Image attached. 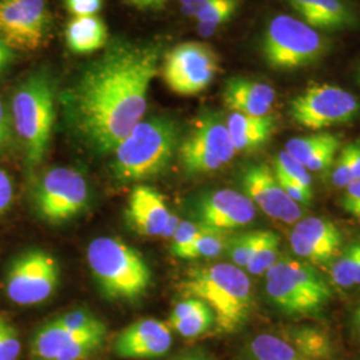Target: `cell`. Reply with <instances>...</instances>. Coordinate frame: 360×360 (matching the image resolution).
<instances>
[{
    "label": "cell",
    "mask_w": 360,
    "mask_h": 360,
    "mask_svg": "<svg viewBox=\"0 0 360 360\" xmlns=\"http://www.w3.org/2000/svg\"><path fill=\"white\" fill-rule=\"evenodd\" d=\"M342 207L352 217L360 219V180H354L346 187Z\"/></svg>",
    "instance_id": "obj_42"
},
{
    "label": "cell",
    "mask_w": 360,
    "mask_h": 360,
    "mask_svg": "<svg viewBox=\"0 0 360 360\" xmlns=\"http://www.w3.org/2000/svg\"><path fill=\"white\" fill-rule=\"evenodd\" d=\"M327 51V40L315 28L290 15H278L263 39V55L274 70H297L316 63Z\"/></svg>",
    "instance_id": "obj_7"
},
{
    "label": "cell",
    "mask_w": 360,
    "mask_h": 360,
    "mask_svg": "<svg viewBox=\"0 0 360 360\" xmlns=\"http://www.w3.org/2000/svg\"><path fill=\"white\" fill-rule=\"evenodd\" d=\"M359 108L351 92L333 84H315L292 99L290 114L299 126L318 131L348 123Z\"/></svg>",
    "instance_id": "obj_9"
},
{
    "label": "cell",
    "mask_w": 360,
    "mask_h": 360,
    "mask_svg": "<svg viewBox=\"0 0 360 360\" xmlns=\"http://www.w3.org/2000/svg\"><path fill=\"white\" fill-rule=\"evenodd\" d=\"M180 10L184 16L195 18L196 13L203 10L207 4L212 0H179Z\"/></svg>",
    "instance_id": "obj_47"
},
{
    "label": "cell",
    "mask_w": 360,
    "mask_h": 360,
    "mask_svg": "<svg viewBox=\"0 0 360 360\" xmlns=\"http://www.w3.org/2000/svg\"><path fill=\"white\" fill-rule=\"evenodd\" d=\"M171 345L172 338L167 324L147 318L129 324L117 335L114 349L123 359H153L163 356Z\"/></svg>",
    "instance_id": "obj_16"
},
{
    "label": "cell",
    "mask_w": 360,
    "mask_h": 360,
    "mask_svg": "<svg viewBox=\"0 0 360 360\" xmlns=\"http://www.w3.org/2000/svg\"><path fill=\"white\" fill-rule=\"evenodd\" d=\"M20 354V340L10 323L0 316V360H15Z\"/></svg>",
    "instance_id": "obj_37"
},
{
    "label": "cell",
    "mask_w": 360,
    "mask_h": 360,
    "mask_svg": "<svg viewBox=\"0 0 360 360\" xmlns=\"http://www.w3.org/2000/svg\"><path fill=\"white\" fill-rule=\"evenodd\" d=\"M243 187L251 202L267 217L288 224L297 223L302 218V208L284 193L269 166L248 168L243 176Z\"/></svg>",
    "instance_id": "obj_14"
},
{
    "label": "cell",
    "mask_w": 360,
    "mask_h": 360,
    "mask_svg": "<svg viewBox=\"0 0 360 360\" xmlns=\"http://www.w3.org/2000/svg\"><path fill=\"white\" fill-rule=\"evenodd\" d=\"M346 147H347L348 156H349L352 179L360 180V143H352Z\"/></svg>",
    "instance_id": "obj_46"
},
{
    "label": "cell",
    "mask_w": 360,
    "mask_h": 360,
    "mask_svg": "<svg viewBox=\"0 0 360 360\" xmlns=\"http://www.w3.org/2000/svg\"><path fill=\"white\" fill-rule=\"evenodd\" d=\"M257 218V206L245 193L233 190H219L202 202V226L218 231L245 227Z\"/></svg>",
    "instance_id": "obj_17"
},
{
    "label": "cell",
    "mask_w": 360,
    "mask_h": 360,
    "mask_svg": "<svg viewBox=\"0 0 360 360\" xmlns=\"http://www.w3.org/2000/svg\"><path fill=\"white\" fill-rule=\"evenodd\" d=\"M15 129L27 163L38 166L51 142L55 122V90L47 72H34L16 89L11 103Z\"/></svg>",
    "instance_id": "obj_4"
},
{
    "label": "cell",
    "mask_w": 360,
    "mask_h": 360,
    "mask_svg": "<svg viewBox=\"0 0 360 360\" xmlns=\"http://www.w3.org/2000/svg\"><path fill=\"white\" fill-rule=\"evenodd\" d=\"M11 139V120L10 115L0 101V153L7 147Z\"/></svg>",
    "instance_id": "obj_45"
},
{
    "label": "cell",
    "mask_w": 360,
    "mask_h": 360,
    "mask_svg": "<svg viewBox=\"0 0 360 360\" xmlns=\"http://www.w3.org/2000/svg\"><path fill=\"white\" fill-rule=\"evenodd\" d=\"M360 284V242H359V257H358V266H356V272H355V278H354V285Z\"/></svg>",
    "instance_id": "obj_51"
},
{
    "label": "cell",
    "mask_w": 360,
    "mask_h": 360,
    "mask_svg": "<svg viewBox=\"0 0 360 360\" xmlns=\"http://www.w3.org/2000/svg\"><path fill=\"white\" fill-rule=\"evenodd\" d=\"M13 198V181L6 171L0 169V214L8 210Z\"/></svg>",
    "instance_id": "obj_44"
},
{
    "label": "cell",
    "mask_w": 360,
    "mask_h": 360,
    "mask_svg": "<svg viewBox=\"0 0 360 360\" xmlns=\"http://www.w3.org/2000/svg\"><path fill=\"white\" fill-rule=\"evenodd\" d=\"M202 226L196 224L193 221H180L179 227L175 232V235L172 236V245H171V252L176 257L183 259L187 250L190 248V245H193L195 238L198 236V233L200 231Z\"/></svg>",
    "instance_id": "obj_35"
},
{
    "label": "cell",
    "mask_w": 360,
    "mask_h": 360,
    "mask_svg": "<svg viewBox=\"0 0 360 360\" xmlns=\"http://www.w3.org/2000/svg\"><path fill=\"white\" fill-rule=\"evenodd\" d=\"M184 360H202V359H196V358H190V359H184Z\"/></svg>",
    "instance_id": "obj_53"
},
{
    "label": "cell",
    "mask_w": 360,
    "mask_h": 360,
    "mask_svg": "<svg viewBox=\"0 0 360 360\" xmlns=\"http://www.w3.org/2000/svg\"><path fill=\"white\" fill-rule=\"evenodd\" d=\"M56 322L67 331H72V333L86 331V330H91V328H95V327H99L103 324L102 321L95 318L91 312L83 311V309L68 312L63 316L58 318Z\"/></svg>",
    "instance_id": "obj_36"
},
{
    "label": "cell",
    "mask_w": 360,
    "mask_h": 360,
    "mask_svg": "<svg viewBox=\"0 0 360 360\" xmlns=\"http://www.w3.org/2000/svg\"><path fill=\"white\" fill-rule=\"evenodd\" d=\"M227 238L226 232L218 231L202 226L193 245L187 250L183 259H199V257H217L226 250Z\"/></svg>",
    "instance_id": "obj_29"
},
{
    "label": "cell",
    "mask_w": 360,
    "mask_h": 360,
    "mask_svg": "<svg viewBox=\"0 0 360 360\" xmlns=\"http://www.w3.org/2000/svg\"><path fill=\"white\" fill-rule=\"evenodd\" d=\"M214 323L215 318L212 311L208 306H205L203 309L193 312V315L181 319L179 322L169 324V327L174 328L181 336L191 339L207 333Z\"/></svg>",
    "instance_id": "obj_31"
},
{
    "label": "cell",
    "mask_w": 360,
    "mask_h": 360,
    "mask_svg": "<svg viewBox=\"0 0 360 360\" xmlns=\"http://www.w3.org/2000/svg\"><path fill=\"white\" fill-rule=\"evenodd\" d=\"M105 327L104 324L86 330V331H79V333H72L67 331L62 326H59L56 321L47 323L43 327H40L38 333L34 336L32 340V355L38 360H56L60 351L71 343L74 339L79 336L89 334L91 331L99 330Z\"/></svg>",
    "instance_id": "obj_23"
},
{
    "label": "cell",
    "mask_w": 360,
    "mask_h": 360,
    "mask_svg": "<svg viewBox=\"0 0 360 360\" xmlns=\"http://www.w3.org/2000/svg\"><path fill=\"white\" fill-rule=\"evenodd\" d=\"M205 306H207L205 302L196 299V297H187L184 299L183 302L178 303L174 309L171 311V316H169V321H168V326L169 324H174V323L179 322L181 319L193 315V312L199 311L200 309H203Z\"/></svg>",
    "instance_id": "obj_41"
},
{
    "label": "cell",
    "mask_w": 360,
    "mask_h": 360,
    "mask_svg": "<svg viewBox=\"0 0 360 360\" xmlns=\"http://www.w3.org/2000/svg\"><path fill=\"white\" fill-rule=\"evenodd\" d=\"M266 288L271 300L290 315L319 312L333 297L316 271L292 260L276 262L266 272Z\"/></svg>",
    "instance_id": "obj_6"
},
{
    "label": "cell",
    "mask_w": 360,
    "mask_h": 360,
    "mask_svg": "<svg viewBox=\"0 0 360 360\" xmlns=\"http://www.w3.org/2000/svg\"><path fill=\"white\" fill-rule=\"evenodd\" d=\"M67 49L77 55H89L107 46L108 30L98 15L72 16L65 30Z\"/></svg>",
    "instance_id": "obj_22"
},
{
    "label": "cell",
    "mask_w": 360,
    "mask_h": 360,
    "mask_svg": "<svg viewBox=\"0 0 360 360\" xmlns=\"http://www.w3.org/2000/svg\"><path fill=\"white\" fill-rule=\"evenodd\" d=\"M351 181H354V179H352V174H351L349 156H348L347 147H345L336 162V166L333 172V183L336 187L346 188Z\"/></svg>",
    "instance_id": "obj_39"
},
{
    "label": "cell",
    "mask_w": 360,
    "mask_h": 360,
    "mask_svg": "<svg viewBox=\"0 0 360 360\" xmlns=\"http://www.w3.org/2000/svg\"><path fill=\"white\" fill-rule=\"evenodd\" d=\"M235 154L227 126L214 117L199 120L179 147L181 166L191 175L217 171L230 163Z\"/></svg>",
    "instance_id": "obj_11"
},
{
    "label": "cell",
    "mask_w": 360,
    "mask_h": 360,
    "mask_svg": "<svg viewBox=\"0 0 360 360\" xmlns=\"http://www.w3.org/2000/svg\"><path fill=\"white\" fill-rule=\"evenodd\" d=\"M104 0H65V8L72 16H91L102 10Z\"/></svg>",
    "instance_id": "obj_40"
},
{
    "label": "cell",
    "mask_w": 360,
    "mask_h": 360,
    "mask_svg": "<svg viewBox=\"0 0 360 360\" xmlns=\"http://www.w3.org/2000/svg\"><path fill=\"white\" fill-rule=\"evenodd\" d=\"M104 338L105 327L79 336L60 351L56 360H84L89 358L94 351H96L102 346Z\"/></svg>",
    "instance_id": "obj_30"
},
{
    "label": "cell",
    "mask_w": 360,
    "mask_h": 360,
    "mask_svg": "<svg viewBox=\"0 0 360 360\" xmlns=\"http://www.w3.org/2000/svg\"><path fill=\"white\" fill-rule=\"evenodd\" d=\"M181 290L211 309L219 333L233 334L248 319L251 283L245 271L233 264L218 263L191 270Z\"/></svg>",
    "instance_id": "obj_2"
},
{
    "label": "cell",
    "mask_w": 360,
    "mask_h": 360,
    "mask_svg": "<svg viewBox=\"0 0 360 360\" xmlns=\"http://www.w3.org/2000/svg\"><path fill=\"white\" fill-rule=\"evenodd\" d=\"M287 339L303 360L331 359L334 348L328 335L314 327H296L287 333Z\"/></svg>",
    "instance_id": "obj_24"
},
{
    "label": "cell",
    "mask_w": 360,
    "mask_h": 360,
    "mask_svg": "<svg viewBox=\"0 0 360 360\" xmlns=\"http://www.w3.org/2000/svg\"><path fill=\"white\" fill-rule=\"evenodd\" d=\"M276 179L279 186L283 188L284 193H287V196L294 200L295 203H300V205H307L312 198V191L306 190L304 187H302L300 184H297L294 180L288 179L283 175H279V174H275Z\"/></svg>",
    "instance_id": "obj_38"
},
{
    "label": "cell",
    "mask_w": 360,
    "mask_h": 360,
    "mask_svg": "<svg viewBox=\"0 0 360 360\" xmlns=\"http://www.w3.org/2000/svg\"><path fill=\"white\" fill-rule=\"evenodd\" d=\"M339 146H340V143H336V144H333V146L324 148L321 154L316 155L311 162L307 163L306 168L309 171H318L319 172V171H324V169L331 167L333 163H334L336 151L339 150Z\"/></svg>",
    "instance_id": "obj_43"
},
{
    "label": "cell",
    "mask_w": 360,
    "mask_h": 360,
    "mask_svg": "<svg viewBox=\"0 0 360 360\" xmlns=\"http://www.w3.org/2000/svg\"><path fill=\"white\" fill-rule=\"evenodd\" d=\"M340 143V139L334 134H316L309 136L292 138L285 143V153L291 155L297 162H300L304 167L316 155L321 154L324 148Z\"/></svg>",
    "instance_id": "obj_26"
},
{
    "label": "cell",
    "mask_w": 360,
    "mask_h": 360,
    "mask_svg": "<svg viewBox=\"0 0 360 360\" xmlns=\"http://www.w3.org/2000/svg\"><path fill=\"white\" fill-rule=\"evenodd\" d=\"M226 126L236 153H248L270 141L275 131V120L270 115L248 116L232 112Z\"/></svg>",
    "instance_id": "obj_21"
},
{
    "label": "cell",
    "mask_w": 360,
    "mask_h": 360,
    "mask_svg": "<svg viewBox=\"0 0 360 360\" xmlns=\"http://www.w3.org/2000/svg\"><path fill=\"white\" fill-rule=\"evenodd\" d=\"M13 60V50L0 39V75L11 65Z\"/></svg>",
    "instance_id": "obj_48"
},
{
    "label": "cell",
    "mask_w": 360,
    "mask_h": 360,
    "mask_svg": "<svg viewBox=\"0 0 360 360\" xmlns=\"http://www.w3.org/2000/svg\"><path fill=\"white\" fill-rule=\"evenodd\" d=\"M359 257V242L351 245L347 251L339 257L331 269L333 282L339 287L347 288L354 285V278L358 266Z\"/></svg>",
    "instance_id": "obj_32"
},
{
    "label": "cell",
    "mask_w": 360,
    "mask_h": 360,
    "mask_svg": "<svg viewBox=\"0 0 360 360\" xmlns=\"http://www.w3.org/2000/svg\"><path fill=\"white\" fill-rule=\"evenodd\" d=\"M131 6H135L141 10H148V8H159L162 7L167 0H126Z\"/></svg>",
    "instance_id": "obj_50"
},
{
    "label": "cell",
    "mask_w": 360,
    "mask_h": 360,
    "mask_svg": "<svg viewBox=\"0 0 360 360\" xmlns=\"http://www.w3.org/2000/svg\"><path fill=\"white\" fill-rule=\"evenodd\" d=\"M355 324L360 328V306L356 309V312H355Z\"/></svg>",
    "instance_id": "obj_52"
},
{
    "label": "cell",
    "mask_w": 360,
    "mask_h": 360,
    "mask_svg": "<svg viewBox=\"0 0 360 360\" xmlns=\"http://www.w3.org/2000/svg\"><path fill=\"white\" fill-rule=\"evenodd\" d=\"M239 7V0H212L196 13L198 32L203 38L212 37L219 28L229 23Z\"/></svg>",
    "instance_id": "obj_25"
},
{
    "label": "cell",
    "mask_w": 360,
    "mask_h": 360,
    "mask_svg": "<svg viewBox=\"0 0 360 360\" xmlns=\"http://www.w3.org/2000/svg\"><path fill=\"white\" fill-rule=\"evenodd\" d=\"M59 281V266L55 257L34 250L13 260L6 281V291L19 306H34L52 295Z\"/></svg>",
    "instance_id": "obj_12"
},
{
    "label": "cell",
    "mask_w": 360,
    "mask_h": 360,
    "mask_svg": "<svg viewBox=\"0 0 360 360\" xmlns=\"http://www.w3.org/2000/svg\"><path fill=\"white\" fill-rule=\"evenodd\" d=\"M220 70L217 51L206 43L184 41L166 53L162 77L169 90L193 96L207 90Z\"/></svg>",
    "instance_id": "obj_8"
},
{
    "label": "cell",
    "mask_w": 360,
    "mask_h": 360,
    "mask_svg": "<svg viewBox=\"0 0 360 360\" xmlns=\"http://www.w3.org/2000/svg\"><path fill=\"white\" fill-rule=\"evenodd\" d=\"M179 143V129L168 117L138 123L114 150V174L123 181L150 179L167 168Z\"/></svg>",
    "instance_id": "obj_3"
},
{
    "label": "cell",
    "mask_w": 360,
    "mask_h": 360,
    "mask_svg": "<svg viewBox=\"0 0 360 360\" xmlns=\"http://www.w3.org/2000/svg\"><path fill=\"white\" fill-rule=\"evenodd\" d=\"M169 214L165 198L148 186H138L129 195L127 215L141 235L160 236Z\"/></svg>",
    "instance_id": "obj_19"
},
{
    "label": "cell",
    "mask_w": 360,
    "mask_h": 360,
    "mask_svg": "<svg viewBox=\"0 0 360 360\" xmlns=\"http://www.w3.org/2000/svg\"><path fill=\"white\" fill-rule=\"evenodd\" d=\"M50 30L46 0H0V39L13 51H38L46 46Z\"/></svg>",
    "instance_id": "obj_10"
},
{
    "label": "cell",
    "mask_w": 360,
    "mask_h": 360,
    "mask_svg": "<svg viewBox=\"0 0 360 360\" xmlns=\"http://www.w3.org/2000/svg\"><path fill=\"white\" fill-rule=\"evenodd\" d=\"M303 22L315 30L336 31L355 26L356 16L345 0H288Z\"/></svg>",
    "instance_id": "obj_20"
},
{
    "label": "cell",
    "mask_w": 360,
    "mask_h": 360,
    "mask_svg": "<svg viewBox=\"0 0 360 360\" xmlns=\"http://www.w3.org/2000/svg\"><path fill=\"white\" fill-rule=\"evenodd\" d=\"M251 352L257 360H303L292 346L274 335H259L251 342Z\"/></svg>",
    "instance_id": "obj_27"
},
{
    "label": "cell",
    "mask_w": 360,
    "mask_h": 360,
    "mask_svg": "<svg viewBox=\"0 0 360 360\" xmlns=\"http://www.w3.org/2000/svg\"><path fill=\"white\" fill-rule=\"evenodd\" d=\"M180 221H181V220L178 218V215H175V214H169L167 224H166L165 230L162 232L160 238H163V239H172V236L175 235V232H176L178 227H179Z\"/></svg>",
    "instance_id": "obj_49"
},
{
    "label": "cell",
    "mask_w": 360,
    "mask_h": 360,
    "mask_svg": "<svg viewBox=\"0 0 360 360\" xmlns=\"http://www.w3.org/2000/svg\"><path fill=\"white\" fill-rule=\"evenodd\" d=\"M274 172L283 175L288 179L294 180L297 184L304 187L306 190L312 191L311 190L312 179H311L309 169L285 151H282L281 154L278 155V158L275 160V171Z\"/></svg>",
    "instance_id": "obj_33"
},
{
    "label": "cell",
    "mask_w": 360,
    "mask_h": 360,
    "mask_svg": "<svg viewBox=\"0 0 360 360\" xmlns=\"http://www.w3.org/2000/svg\"><path fill=\"white\" fill-rule=\"evenodd\" d=\"M260 232H248L242 235L236 242L232 245L231 257L233 266L239 269H245L248 262L254 255V251L257 248V242L260 239Z\"/></svg>",
    "instance_id": "obj_34"
},
{
    "label": "cell",
    "mask_w": 360,
    "mask_h": 360,
    "mask_svg": "<svg viewBox=\"0 0 360 360\" xmlns=\"http://www.w3.org/2000/svg\"><path fill=\"white\" fill-rule=\"evenodd\" d=\"M342 243V233L334 223L322 218L297 221L290 235V245L296 255L315 264L331 262L340 252Z\"/></svg>",
    "instance_id": "obj_15"
},
{
    "label": "cell",
    "mask_w": 360,
    "mask_h": 360,
    "mask_svg": "<svg viewBox=\"0 0 360 360\" xmlns=\"http://www.w3.org/2000/svg\"><path fill=\"white\" fill-rule=\"evenodd\" d=\"M279 245L281 239L275 232H260V239L257 242L254 255L245 267L247 271L254 275L266 274L276 263Z\"/></svg>",
    "instance_id": "obj_28"
},
{
    "label": "cell",
    "mask_w": 360,
    "mask_h": 360,
    "mask_svg": "<svg viewBox=\"0 0 360 360\" xmlns=\"http://www.w3.org/2000/svg\"><path fill=\"white\" fill-rule=\"evenodd\" d=\"M159 59L155 44L117 40L65 91L63 105L71 127L92 150L114 153L142 122Z\"/></svg>",
    "instance_id": "obj_1"
},
{
    "label": "cell",
    "mask_w": 360,
    "mask_h": 360,
    "mask_svg": "<svg viewBox=\"0 0 360 360\" xmlns=\"http://www.w3.org/2000/svg\"><path fill=\"white\" fill-rule=\"evenodd\" d=\"M87 181L77 169L52 168L40 180L37 206L41 218L49 221L75 218L87 206Z\"/></svg>",
    "instance_id": "obj_13"
},
{
    "label": "cell",
    "mask_w": 360,
    "mask_h": 360,
    "mask_svg": "<svg viewBox=\"0 0 360 360\" xmlns=\"http://www.w3.org/2000/svg\"><path fill=\"white\" fill-rule=\"evenodd\" d=\"M275 99L276 92L270 84L247 77H231L223 90L224 105L243 115H269Z\"/></svg>",
    "instance_id": "obj_18"
},
{
    "label": "cell",
    "mask_w": 360,
    "mask_h": 360,
    "mask_svg": "<svg viewBox=\"0 0 360 360\" xmlns=\"http://www.w3.org/2000/svg\"><path fill=\"white\" fill-rule=\"evenodd\" d=\"M91 272L105 295L136 299L151 284V271L144 259L127 243L115 238H98L87 248Z\"/></svg>",
    "instance_id": "obj_5"
}]
</instances>
